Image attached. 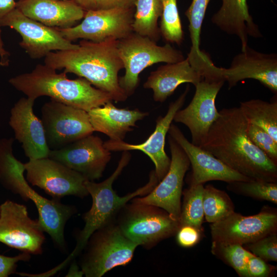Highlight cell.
I'll return each mask as SVG.
<instances>
[{"instance_id": "obj_1", "label": "cell", "mask_w": 277, "mask_h": 277, "mask_svg": "<svg viewBox=\"0 0 277 277\" xmlns=\"http://www.w3.org/2000/svg\"><path fill=\"white\" fill-rule=\"evenodd\" d=\"M219 112L200 147L251 180L277 183V164L248 137V121L240 108H224Z\"/></svg>"}, {"instance_id": "obj_2", "label": "cell", "mask_w": 277, "mask_h": 277, "mask_svg": "<svg viewBox=\"0 0 277 277\" xmlns=\"http://www.w3.org/2000/svg\"><path fill=\"white\" fill-rule=\"evenodd\" d=\"M118 40L101 42L82 39L74 49L53 51L44 64L84 78L95 87L109 94L113 101H125L128 96L120 87L118 74L124 68L118 51Z\"/></svg>"}, {"instance_id": "obj_3", "label": "cell", "mask_w": 277, "mask_h": 277, "mask_svg": "<svg viewBox=\"0 0 277 277\" xmlns=\"http://www.w3.org/2000/svg\"><path fill=\"white\" fill-rule=\"evenodd\" d=\"M67 73L38 64L30 72L11 78L9 82L27 97L35 100L47 96L56 101L87 112L112 101L111 95L95 87L83 77L69 79Z\"/></svg>"}, {"instance_id": "obj_4", "label": "cell", "mask_w": 277, "mask_h": 277, "mask_svg": "<svg viewBox=\"0 0 277 277\" xmlns=\"http://www.w3.org/2000/svg\"><path fill=\"white\" fill-rule=\"evenodd\" d=\"M14 140L12 137L0 139V182L5 188L25 201L33 202L38 213L37 220L44 231L50 235L58 249L64 251L65 225L76 213V208L60 201L45 198L31 187L24 176V164L13 154Z\"/></svg>"}, {"instance_id": "obj_5", "label": "cell", "mask_w": 277, "mask_h": 277, "mask_svg": "<svg viewBox=\"0 0 277 277\" xmlns=\"http://www.w3.org/2000/svg\"><path fill=\"white\" fill-rule=\"evenodd\" d=\"M131 158L128 151H123L118 165L107 179L101 183L86 180L85 185L92 198L89 210L83 215L84 226L76 238V245L72 252L63 262L51 269L53 274L65 268L80 255L91 235L102 227L115 221L121 209L130 200L148 194L159 183L152 172L149 182L143 187L123 196H120L112 188L114 181L128 165Z\"/></svg>"}, {"instance_id": "obj_6", "label": "cell", "mask_w": 277, "mask_h": 277, "mask_svg": "<svg viewBox=\"0 0 277 277\" xmlns=\"http://www.w3.org/2000/svg\"><path fill=\"white\" fill-rule=\"evenodd\" d=\"M136 244L128 239L115 221L96 230L89 239L78 264L86 277H101L132 259Z\"/></svg>"}, {"instance_id": "obj_7", "label": "cell", "mask_w": 277, "mask_h": 277, "mask_svg": "<svg viewBox=\"0 0 277 277\" xmlns=\"http://www.w3.org/2000/svg\"><path fill=\"white\" fill-rule=\"evenodd\" d=\"M226 82L222 67L214 63L204 72L194 86V95L189 104L179 110L173 121L185 125L190 130L191 143L200 147L205 141L209 129L220 115L216 108V96Z\"/></svg>"}, {"instance_id": "obj_8", "label": "cell", "mask_w": 277, "mask_h": 277, "mask_svg": "<svg viewBox=\"0 0 277 277\" xmlns=\"http://www.w3.org/2000/svg\"><path fill=\"white\" fill-rule=\"evenodd\" d=\"M118 51L125 70L118 82L128 97L137 88L139 75L145 69L159 63H174L185 59L183 53L169 43L159 46L149 37L134 32L118 40Z\"/></svg>"}, {"instance_id": "obj_9", "label": "cell", "mask_w": 277, "mask_h": 277, "mask_svg": "<svg viewBox=\"0 0 277 277\" xmlns=\"http://www.w3.org/2000/svg\"><path fill=\"white\" fill-rule=\"evenodd\" d=\"M115 223L122 233L138 246L151 248L176 234L180 221L159 207L131 202L119 212Z\"/></svg>"}, {"instance_id": "obj_10", "label": "cell", "mask_w": 277, "mask_h": 277, "mask_svg": "<svg viewBox=\"0 0 277 277\" xmlns=\"http://www.w3.org/2000/svg\"><path fill=\"white\" fill-rule=\"evenodd\" d=\"M134 13V8L89 10L79 24L55 28L71 42L79 38L95 42L120 40L133 32Z\"/></svg>"}, {"instance_id": "obj_11", "label": "cell", "mask_w": 277, "mask_h": 277, "mask_svg": "<svg viewBox=\"0 0 277 277\" xmlns=\"http://www.w3.org/2000/svg\"><path fill=\"white\" fill-rule=\"evenodd\" d=\"M41 121L50 150L61 149L94 131L88 112L53 99L42 107Z\"/></svg>"}, {"instance_id": "obj_12", "label": "cell", "mask_w": 277, "mask_h": 277, "mask_svg": "<svg viewBox=\"0 0 277 277\" xmlns=\"http://www.w3.org/2000/svg\"><path fill=\"white\" fill-rule=\"evenodd\" d=\"M24 167L28 182L40 188L52 199L60 201L68 195L83 198L89 194L85 185L87 180L56 160L49 157L30 159Z\"/></svg>"}, {"instance_id": "obj_13", "label": "cell", "mask_w": 277, "mask_h": 277, "mask_svg": "<svg viewBox=\"0 0 277 277\" xmlns=\"http://www.w3.org/2000/svg\"><path fill=\"white\" fill-rule=\"evenodd\" d=\"M44 231L38 220L31 219L27 208L10 200L0 205V242L30 254L42 253Z\"/></svg>"}, {"instance_id": "obj_14", "label": "cell", "mask_w": 277, "mask_h": 277, "mask_svg": "<svg viewBox=\"0 0 277 277\" xmlns=\"http://www.w3.org/2000/svg\"><path fill=\"white\" fill-rule=\"evenodd\" d=\"M1 27H9L20 34L19 45L32 59L45 57L51 52L78 47V44L66 39L55 28L26 16L16 8L0 21Z\"/></svg>"}, {"instance_id": "obj_15", "label": "cell", "mask_w": 277, "mask_h": 277, "mask_svg": "<svg viewBox=\"0 0 277 277\" xmlns=\"http://www.w3.org/2000/svg\"><path fill=\"white\" fill-rule=\"evenodd\" d=\"M168 142L171 158L167 174L146 196L135 197L132 201L161 208L179 221L184 179L190 163L184 150L169 135Z\"/></svg>"}, {"instance_id": "obj_16", "label": "cell", "mask_w": 277, "mask_h": 277, "mask_svg": "<svg viewBox=\"0 0 277 277\" xmlns=\"http://www.w3.org/2000/svg\"><path fill=\"white\" fill-rule=\"evenodd\" d=\"M210 228L212 242L245 245L276 232L277 213L266 209L255 215L244 216L234 211L211 223Z\"/></svg>"}, {"instance_id": "obj_17", "label": "cell", "mask_w": 277, "mask_h": 277, "mask_svg": "<svg viewBox=\"0 0 277 277\" xmlns=\"http://www.w3.org/2000/svg\"><path fill=\"white\" fill-rule=\"evenodd\" d=\"M48 157L94 181L103 176L111 152L100 137L92 134L61 149L50 150Z\"/></svg>"}, {"instance_id": "obj_18", "label": "cell", "mask_w": 277, "mask_h": 277, "mask_svg": "<svg viewBox=\"0 0 277 277\" xmlns=\"http://www.w3.org/2000/svg\"><path fill=\"white\" fill-rule=\"evenodd\" d=\"M189 90V86L174 102H171L164 116H160L156 120L155 128L149 137L143 143L131 144L123 140H109L104 142L105 147L110 151L140 150L147 155L154 163V173L158 181H161L167 174L170 167L171 159L165 151L166 136L173 121L176 112L183 106Z\"/></svg>"}, {"instance_id": "obj_19", "label": "cell", "mask_w": 277, "mask_h": 277, "mask_svg": "<svg viewBox=\"0 0 277 277\" xmlns=\"http://www.w3.org/2000/svg\"><path fill=\"white\" fill-rule=\"evenodd\" d=\"M212 63L210 56L205 52L195 60L186 58L177 63H166L151 72L143 86L152 90L155 102L163 103L181 84L187 83L195 86L197 84Z\"/></svg>"}, {"instance_id": "obj_20", "label": "cell", "mask_w": 277, "mask_h": 277, "mask_svg": "<svg viewBox=\"0 0 277 277\" xmlns=\"http://www.w3.org/2000/svg\"><path fill=\"white\" fill-rule=\"evenodd\" d=\"M168 133L182 148L189 159L192 168L188 180L190 185L203 184L211 181L228 183L253 180L232 170L208 151L193 144L174 124H171Z\"/></svg>"}, {"instance_id": "obj_21", "label": "cell", "mask_w": 277, "mask_h": 277, "mask_svg": "<svg viewBox=\"0 0 277 277\" xmlns=\"http://www.w3.org/2000/svg\"><path fill=\"white\" fill-rule=\"evenodd\" d=\"M229 89L245 79L258 81L277 93V54L264 53L247 46L233 58L228 68L222 67Z\"/></svg>"}, {"instance_id": "obj_22", "label": "cell", "mask_w": 277, "mask_h": 277, "mask_svg": "<svg viewBox=\"0 0 277 277\" xmlns=\"http://www.w3.org/2000/svg\"><path fill=\"white\" fill-rule=\"evenodd\" d=\"M34 102L27 97L21 98L11 108L9 121L15 139L29 160L48 157L50 151L41 119L33 112Z\"/></svg>"}, {"instance_id": "obj_23", "label": "cell", "mask_w": 277, "mask_h": 277, "mask_svg": "<svg viewBox=\"0 0 277 277\" xmlns=\"http://www.w3.org/2000/svg\"><path fill=\"white\" fill-rule=\"evenodd\" d=\"M16 8L26 16L48 27L66 28L84 18L85 10L73 0H23Z\"/></svg>"}, {"instance_id": "obj_24", "label": "cell", "mask_w": 277, "mask_h": 277, "mask_svg": "<svg viewBox=\"0 0 277 277\" xmlns=\"http://www.w3.org/2000/svg\"><path fill=\"white\" fill-rule=\"evenodd\" d=\"M219 10L211 17L212 24L222 31L236 36L241 44V51L248 46L249 36H263L249 11L247 0H221Z\"/></svg>"}, {"instance_id": "obj_25", "label": "cell", "mask_w": 277, "mask_h": 277, "mask_svg": "<svg viewBox=\"0 0 277 277\" xmlns=\"http://www.w3.org/2000/svg\"><path fill=\"white\" fill-rule=\"evenodd\" d=\"M94 131L107 135L110 140H123L126 134L133 130L136 123L148 115L138 109H120L109 101L88 112Z\"/></svg>"}, {"instance_id": "obj_26", "label": "cell", "mask_w": 277, "mask_h": 277, "mask_svg": "<svg viewBox=\"0 0 277 277\" xmlns=\"http://www.w3.org/2000/svg\"><path fill=\"white\" fill-rule=\"evenodd\" d=\"M162 11V0H136L134 4L133 31L157 42L161 37L157 22Z\"/></svg>"}, {"instance_id": "obj_27", "label": "cell", "mask_w": 277, "mask_h": 277, "mask_svg": "<svg viewBox=\"0 0 277 277\" xmlns=\"http://www.w3.org/2000/svg\"><path fill=\"white\" fill-rule=\"evenodd\" d=\"M239 108L249 123L261 127L277 141L276 97L271 102L260 99L241 102Z\"/></svg>"}, {"instance_id": "obj_28", "label": "cell", "mask_w": 277, "mask_h": 277, "mask_svg": "<svg viewBox=\"0 0 277 277\" xmlns=\"http://www.w3.org/2000/svg\"><path fill=\"white\" fill-rule=\"evenodd\" d=\"M203 206L205 219L210 223L221 221L234 211V204L229 196L211 185L204 188Z\"/></svg>"}, {"instance_id": "obj_29", "label": "cell", "mask_w": 277, "mask_h": 277, "mask_svg": "<svg viewBox=\"0 0 277 277\" xmlns=\"http://www.w3.org/2000/svg\"><path fill=\"white\" fill-rule=\"evenodd\" d=\"M204 188L203 184H191L182 192L184 197L179 219L181 226L190 225L203 230Z\"/></svg>"}, {"instance_id": "obj_30", "label": "cell", "mask_w": 277, "mask_h": 277, "mask_svg": "<svg viewBox=\"0 0 277 277\" xmlns=\"http://www.w3.org/2000/svg\"><path fill=\"white\" fill-rule=\"evenodd\" d=\"M160 16L161 36L168 43L180 45L184 40V32L180 16L177 0H162Z\"/></svg>"}, {"instance_id": "obj_31", "label": "cell", "mask_w": 277, "mask_h": 277, "mask_svg": "<svg viewBox=\"0 0 277 277\" xmlns=\"http://www.w3.org/2000/svg\"><path fill=\"white\" fill-rule=\"evenodd\" d=\"M211 252L234 269L241 277H249L247 262L252 253L238 244L212 242Z\"/></svg>"}, {"instance_id": "obj_32", "label": "cell", "mask_w": 277, "mask_h": 277, "mask_svg": "<svg viewBox=\"0 0 277 277\" xmlns=\"http://www.w3.org/2000/svg\"><path fill=\"white\" fill-rule=\"evenodd\" d=\"M228 190L235 193L277 204V183L259 180L228 183Z\"/></svg>"}, {"instance_id": "obj_33", "label": "cell", "mask_w": 277, "mask_h": 277, "mask_svg": "<svg viewBox=\"0 0 277 277\" xmlns=\"http://www.w3.org/2000/svg\"><path fill=\"white\" fill-rule=\"evenodd\" d=\"M211 0H192L185 12L189 21L188 29L191 42L189 52H200V36L203 20Z\"/></svg>"}, {"instance_id": "obj_34", "label": "cell", "mask_w": 277, "mask_h": 277, "mask_svg": "<svg viewBox=\"0 0 277 277\" xmlns=\"http://www.w3.org/2000/svg\"><path fill=\"white\" fill-rule=\"evenodd\" d=\"M246 132L250 141L277 164V141L264 129L248 122Z\"/></svg>"}, {"instance_id": "obj_35", "label": "cell", "mask_w": 277, "mask_h": 277, "mask_svg": "<svg viewBox=\"0 0 277 277\" xmlns=\"http://www.w3.org/2000/svg\"><path fill=\"white\" fill-rule=\"evenodd\" d=\"M245 245L247 246V250L264 261L276 262V232L270 233Z\"/></svg>"}, {"instance_id": "obj_36", "label": "cell", "mask_w": 277, "mask_h": 277, "mask_svg": "<svg viewBox=\"0 0 277 277\" xmlns=\"http://www.w3.org/2000/svg\"><path fill=\"white\" fill-rule=\"evenodd\" d=\"M247 268L249 277H267L275 269L274 266L253 254L248 258Z\"/></svg>"}, {"instance_id": "obj_37", "label": "cell", "mask_w": 277, "mask_h": 277, "mask_svg": "<svg viewBox=\"0 0 277 277\" xmlns=\"http://www.w3.org/2000/svg\"><path fill=\"white\" fill-rule=\"evenodd\" d=\"M202 230L190 225L181 226L176 233L177 242L182 247H192L200 241Z\"/></svg>"}, {"instance_id": "obj_38", "label": "cell", "mask_w": 277, "mask_h": 277, "mask_svg": "<svg viewBox=\"0 0 277 277\" xmlns=\"http://www.w3.org/2000/svg\"><path fill=\"white\" fill-rule=\"evenodd\" d=\"M31 258L30 254L22 252L15 256H7L0 254V277H7L15 273L19 261H28Z\"/></svg>"}, {"instance_id": "obj_39", "label": "cell", "mask_w": 277, "mask_h": 277, "mask_svg": "<svg viewBox=\"0 0 277 277\" xmlns=\"http://www.w3.org/2000/svg\"><path fill=\"white\" fill-rule=\"evenodd\" d=\"M136 0H95V9L134 8Z\"/></svg>"}, {"instance_id": "obj_40", "label": "cell", "mask_w": 277, "mask_h": 277, "mask_svg": "<svg viewBox=\"0 0 277 277\" xmlns=\"http://www.w3.org/2000/svg\"><path fill=\"white\" fill-rule=\"evenodd\" d=\"M14 0H0V21L16 8Z\"/></svg>"}, {"instance_id": "obj_41", "label": "cell", "mask_w": 277, "mask_h": 277, "mask_svg": "<svg viewBox=\"0 0 277 277\" xmlns=\"http://www.w3.org/2000/svg\"><path fill=\"white\" fill-rule=\"evenodd\" d=\"M70 264V267L65 276L80 277L83 276L84 275L79 265L76 263L75 259L72 261Z\"/></svg>"}, {"instance_id": "obj_42", "label": "cell", "mask_w": 277, "mask_h": 277, "mask_svg": "<svg viewBox=\"0 0 277 277\" xmlns=\"http://www.w3.org/2000/svg\"><path fill=\"white\" fill-rule=\"evenodd\" d=\"M10 54L6 50L2 37V31L0 27V65L6 66L9 65Z\"/></svg>"}, {"instance_id": "obj_43", "label": "cell", "mask_w": 277, "mask_h": 277, "mask_svg": "<svg viewBox=\"0 0 277 277\" xmlns=\"http://www.w3.org/2000/svg\"><path fill=\"white\" fill-rule=\"evenodd\" d=\"M85 11L95 9V0H73Z\"/></svg>"}, {"instance_id": "obj_44", "label": "cell", "mask_w": 277, "mask_h": 277, "mask_svg": "<svg viewBox=\"0 0 277 277\" xmlns=\"http://www.w3.org/2000/svg\"><path fill=\"white\" fill-rule=\"evenodd\" d=\"M18 1H23V0H18Z\"/></svg>"}, {"instance_id": "obj_45", "label": "cell", "mask_w": 277, "mask_h": 277, "mask_svg": "<svg viewBox=\"0 0 277 277\" xmlns=\"http://www.w3.org/2000/svg\"><path fill=\"white\" fill-rule=\"evenodd\" d=\"M63 1H66V0H63Z\"/></svg>"}]
</instances>
